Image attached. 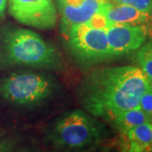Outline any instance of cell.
Listing matches in <instances>:
<instances>
[{"instance_id": "1", "label": "cell", "mask_w": 152, "mask_h": 152, "mask_svg": "<svg viewBox=\"0 0 152 152\" xmlns=\"http://www.w3.org/2000/svg\"><path fill=\"white\" fill-rule=\"evenodd\" d=\"M151 84L134 66L104 68L93 71L80 88L84 107L96 117L113 119L118 113L140 108L143 94Z\"/></svg>"}, {"instance_id": "2", "label": "cell", "mask_w": 152, "mask_h": 152, "mask_svg": "<svg viewBox=\"0 0 152 152\" xmlns=\"http://www.w3.org/2000/svg\"><path fill=\"white\" fill-rule=\"evenodd\" d=\"M2 52L11 64L57 68L60 57L54 47L38 34L22 28L7 30L2 39Z\"/></svg>"}, {"instance_id": "3", "label": "cell", "mask_w": 152, "mask_h": 152, "mask_svg": "<svg viewBox=\"0 0 152 152\" xmlns=\"http://www.w3.org/2000/svg\"><path fill=\"white\" fill-rule=\"evenodd\" d=\"M102 134V127L96 120L83 111L75 110L57 120L49 138L56 146L80 149L97 142Z\"/></svg>"}, {"instance_id": "4", "label": "cell", "mask_w": 152, "mask_h": 152, "mask_svg": "<svg viewBox=\"0 0 152 152\" xmlns=\"http://www.w3.org/2000/svg\"><path fill=\"white\" fill-rule=\"evenodd\" d=\"M55 86L42 75L24 73L13 75L0 84V93L7 101L20 106H31L44 101Z\"/></svg>"}, {"instance_id": "5", "label": "cell", "mask_w": 152, "mask_h": 152, "mask_svg": "<svg viewBox=\"0 0 152 152\" xmlns=\"http://www.w3.org/2000/svg\"><path fill=\"white\" fill-rule=\"evenodd\" d=\"M63 33L72 54L83 63L94 64L112 57L104 30L83 23L74 25Z\"/></svg>"}, {"instance_id": "6", "label": "cell", "mask_w": 152, "mask_h": 152, "mask_svg": "<svg viewBox=\"0 0 152 152\" xmlns=\"http://www.w3.org/2000/svg\"><path fill=\"white\" fill-rule=\"evenodd\" d=\"M11 15L22 24L39 29H51L57 22L53 0H9Z\"/></svg>"}, {"instance_id": "7", "label": "cell", "mask_w": 152, "mask_h": 152, "mask_svg": "<svg viewBox=\"0 0 152 152\" xmlns=\"http://www.w3.org/2000/svg\"><path fill=\"white\" fill-rule=\"evenodd\" d=\"M111 56L129 53L140 48L151 34L146 28L140 26L113 23L106 30Z\"/></svg>"}, {"instance_id": "8", "label": "cell", "mask_w": 152, "mask_h": 152, "mask_svg": "<svg viewBox=\"0 0 152 152\" xmlns=\"http://www.w3.org/2000/svg\"><path fill=\"white\" fill-rule=\"evenodd\" d=\"M102 13L110 21L145 27L152 34V14L139 10L125 4H113L110 2L101 9Z\"/></svg>"}, {"instance_id": "9", "label": "cell", "mask_w": 152, "mask_h": 152, "mask_svg": "<svg viewBox=\"0 0 152 152\" xmlns=\"http://www.w3.org/2000/svg\"><path fill=\"white\" fill-rule=\"evenodd\" d=\"M107 3L108 0H85L79 8L58 7L62 17V31H65L74 25L87 23Z\"/></svg>"}, {"instance_id": "10", "label": "cell", "mask_w": 152, "mask_h": 152, "mask_svg": "<svg viewBox=\"0 0 152 152\" xmlns=\"http://www.w3.org/2000/svg\"><path fill=\"white\" fill-rule=\"evenodd\" d=\"M128 152L152 151V126L145 123L131 129L127 134Z\"/></svg>"}, {"instance_id": "11", "label": "cell", "mask_w": 152, "mask_h": 152, "mask_svg": "<svg viewBox=\"0 0 152 152\" xmlns=\"http://www.w3.org/2000/svg\"><path fill=\"white\" fill-rule=\"evenodd\" d=\"M112 120L116 128L125 135L131 129L136 126L145 123H151V118L142 112L140 108L131 109L118 113Z\"/></svg>"}, {"instance_id": "12", "label": "cell", "mask_w": 152, "mask_h": 152, "mask_svg": "<svg viewBox=\"0 0 152 152\" xmlns=\"http://www.w3.org/2000/svg\"><path fill=\"white\" fill-rule=\"evenodd\" d=\"M136 58L143 72L152 83V39L140 48Z\"/></svg>"}, {"instance_id": "13", "label": "cell", "mask_w": 152, "mask_h": 152, "mask_svg": "<svg viewBox=\"0 0 152 152\" xmlns=\"http://www.w3.org/2000/svg\"><path fill=\"white\" fill-rule=\"evenodd\" d=\"M112 1L118 4L132 6L139 10L152 14V0H112Z\"/></svg>"}, {"instance_id": "14", "label": "cell", "mask_w": 152, "mask_h": 152, "mask_svg": "<svg viewBox=\"0 0 152 152\" xmlns=\"http://www.w3.org/2000/svg\"><path fill=\"white\" fill-rule=\"evenodd\" d=\"M87 23L91 27L99 29V30H104V31H106L107 28L110 27L113 24L104 15H102V13H99V12L95 14Z\"/></svg>"}, {"instance_id": "15", "label": "cell", "mask_w": 152, "mask_h": 152, "mask_svg": "<svg viewBox=\"0 0 152 152\" xmlns=\"http://www.w3.org/2000/svg\"><path fill=\"white\" fill-rule=\"evenodd\" d=\"M140 108L142 112H144L148 117L152 118V86L143 94L140 101Z\"/></svg>"}, {"instance_id": "16", "label": "cell", "mask_w": 152, "mask_h": 152, "mask_svg": "<svg viewBox=\"0 0 152 152\" xmlns=\"http://www.w3.org/2000/svg\"><path fill=\"white\" fill-rule=\"evenodd\" d=\"M58 7L79 8L82 5L85 0H57Z\"/></svg>"}, {"instance_id": "17", "label": "cell", "mask_w": 152, "mask_h": 152, "mask_svg": "<svg viewBox=\"0 0 152 152\" xmlns=\"http://www.w3.org/2000/svg\"><path fill=\"white\" fill-rule=\"evenodd\" d=\"M0 152H14L10 144L3 142L0 143Z\"/></svg>"}, {"instance_id": "18", "label": "cell", "mask_w": 152, "mask_h": 152, "mask_svg": "<svg viewBox=\"0 0 152 152\" xmlns=\"http://www.w3.org/2000/svg\"><path fill=\"white\" fill-rule=\"evenodd\" d=\"M6 4H7V0H0V19L4 15Z\"/></svg>"}, {"instance_id": "19", "label": "cell", "mask_w": 152, "mask_h": 152, "mask_svg": "<svg viewBox=\"0 0 152 152\" xmlns=\"http://www.w3.org/2000/svg\"><path fill=\"white\" fill-rule=\"evenodd\" d=\"M92 152H107V151L106 149H101V150H98V151H95Z\"/></svg>"}, {"instance_id": "20", "label": "cell", "mask_w": 152, "mask_h": 152, "mask_svg": "<svg viewBox=\"0 0 152 152\" xmlns=\"http://www.w3.org/2000/svg\"><path fill=\"white\" fill-rule=\"evenodd\" d=\"M151 126H152V118H151Z\"/></svg>"}]
</instances>
